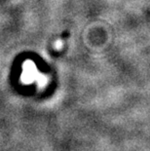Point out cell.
Listing matches in <instances>:
<instances>
[{
    "label": "cell",
    "instance_id": "6da1fadb",
    "mask_svg": "<svg viewBox=\"0 0 150 151\" xmlns=\"http://www.w3.org/2000/svg\"><path fill=\"white\" fill-rule=\"evenodd\" d=\"M29 66H27V65H24V73L23 76V80L25 83H29L32 82L36 77V69L32 63H28Z\"/></svg>",
    "mask_w": 150,
    "mask_h": 151
}]
</instances>
